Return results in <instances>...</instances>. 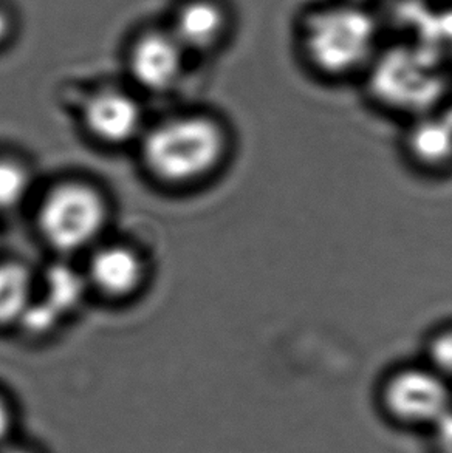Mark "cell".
Wrapping results in <instances>:
<instances>
[{
    "instance_id": "7",
    "label": "cell",
    "mask_w": 452,
    "mask_h": 453,
    "mask_svg": "<svg viewBox=\"0 0 452 453\" xmlns=\"http://www.w3.org/2000/svg\"><path fill=\"white\" fill-rule=\"evenodd\" d=\"M81 123L95 142L109 148L140 142L147 129L144 109L134 93L103 87L81 105Z\"/></svg>"
},
{
    "instance_id": "4",
    "label": "cell",
    "mask_w": 452,
    "mask_h": 453,
    "mask_svg": "<svg viewBox=\"0 0 452 453\" xmlns=\"http://www.w3.org/2000/svg\"><path fill=\"white\" fill-rule=\"evenodd\" d=\"M111 209L101 190L86 181L68 180L53 186L37 208V229L59 256L89 254L103 243Z\"/></svg>"
},
{
    "instance_id": "10",
    "label": "cell",
    "mask_w": 452,
    "mask_h": 453,
    "mask_svg": "<svg viewBox=\"0 0 452 453\" xmlns=\"http://www.w3.org/2000/svg\"><path fill=\"white\" fill-rule=\"evenodd\" d=\"M84 271L97 295L122 301L140 291L146 280L147 264L132 246L103 242L87 254Z\"/></svg>"
},
{
    "instance_id": "12",
    "label": "cell",
    "mask_w": 452,
    "mask_h": 453,
    "mask_svg": "<svg viewBox=\"0 0 452 453\" xmlns=\"http://www.w3.org/2000/svg\"><path fill=\"white\" fill-rule=\"evenodd\" d=\"M37 295V274L19 260L0 262V328L18 326Z\"/></svg>"
},
{
    "instance_id": "13",
    "label": "cell",
    "mask_w": 452,
    "mask_h": 453,
    "mask_svg": "<svg viewBox=\"0 0 452 453\" xmlns=\"http://www.w3.org/2000/svg\"><path fill=\"white\" fill-rule=\"evenodd\" d=\"M33 188L35 177L28 165L12 157H0V214H12L24 208Z\"/></svg>"
},
{
    "instance_id": "18",
    "label": "cell",
    "mask_w": 452,
    "mask_h": 453,
    "mask_svg": "<svg viewBox=\"0 0 452 453\" xmlns=\"http://www.w3.org/2000/svg\"><path fill=\"white\" fill-rule=\"evenodd\" d=\"M0 453H43L39 452L37 449L31 448L28 444H22V442L10 441L5 444L4 448H0Z\"/></svg>"
},
{
    "instance_id": "1",
    "label": "cell",
    "mask_w": 452,
    "mask_h": 453,
    "mask_svg": "<svg viewBox=\"0 0 452 453\" xmlns=\"http://www.w3.org/2000/svg\"><path fill=\"white\" fill-rule=\"evenodd\" d=\"M294 35L302 67L331 86H360L386 42L385 22L377 10L347 0L308 6Z\"/></svg>"
},
{
    "instance_id": "2",
    "label": "cell",
    "mask_w": 452,
    "mask_h": 453,
    "mask_svg": "<svg viewBox=\"0 0 452 453\" xmlns=\"http://www.w3.org/2000/svg\"><path fill=\"white\" fill-rule=\"evenodd\" d=\"M138 144L143 165L157 183L194 189L213 183L230 167L238 140L223 115L194 109L147 126Z\"/></svg>"
},
{
    "instance_id": "11",
    "label": "cell",
    "mask_w": 452,
    "mask_h": 453,
    "mask_svg": "<svg viewBox=\"0 0 452 453\" xmlns=\"http://www.w3.org/2000/svg\"><path fill=\"white\" fill-rule=\"evenodd\" d=\"M92 291L84 268L68 264L67 257L47 265L37 276V295L55 306L67 319L80 308Z\"/></svg>"
},
{
    "instance_id": "9",
    "label": "cell",
    "mask_w": 452,
    "mask_h": 453,
    "mask_svg": "<svg viewBox=\"0 0 452 453\" xmlns=\"http://www.w3.org/2000/svg\"><path fill=\"white\" fill-rule=\"evenodd\" d=\"M169 28L188 55H214L231 39L234 12L225 0H183Z\"/></svg>"
},
{
    "instance_id": "21",
    "label": "cell",
    "mask_w": 452,
    "mask_h": 453,
    "mask_svg": "<svg viewBox=\"0 0 452 453\" xmlns=\"http://www.w3.org/2000/svg\"><path fill=\"white\" fill-rule=\"evenodd\" d=\"M451 2H452V0H451Z\"/></svg>"
},
{
    "instance_id": "8",
    "label": "cell",
    "mask_w": 452,
    "mask_h": 453,
    "mask_svg": "<svg viewBox=\"0 0 452 453\" xmlns=\"http://www.w3.org/2000/svg\"><path fill=\"white\" fill-rule=\"evenodd\" d=\"M188 58L169 27L147 30L130 45L129 74L144 92L169 93L183 80Z\"/></svg>"
},
{
    "instance_id": "17",
    "label": "cell",
    "mask_w": 452,
    "mask_h": 453,
    "mask_svg": "<svg viewBox=\"0 0 452 453\" xmlns=\"http://www.w3.org/2000/svg\"><path fill=\"white\" fill-rule=\"evenodd\" d=\"M12 31V19L10 12L0 5V43L5 42Z\"/></svg>"
},
{
    "instance_id": "5",
    "label": "cell",
    "mask_w": 452,
    "mask_h": 453,
    "mask_svg": "<svg viewBox=\"0 0 452 453\" xmlns=\"http://www.w3.org/2000/svg\"><path fill=\"white\" fill-rule=\"evenodd\" d=\"M378 398L398 421L435 426L452 409V384L418 357L400 362L383 374Z\"/></svg>"
},
{
    "instance_id": "3",
    "label": "cell",
    "mask_w": 452,
    "mask_h": 453,
    "mask_svg": "<svg viewBox=\"0 0 452 453\" xmlns=\"http://www.w3.org/2000/svg\"><path fill=\"white\" fill-rule=\"evenodd\" d=\"M370 109L400 126L452 101V59L426 43L386 41L360 82Z\"/></svg>"
},
{
    "instance_id": "6",
    "label": "cell",
    "mask_w": 452,
    "mask_h": 453,
    "mask_svg": "<svg viewBox=\"0 0 452 453\" xmlns=\"http://www.w3.org/2000/svg\"><path fill=\"white\" fill-rule=\"evenodd\" d=\"M397 148L404 165L418 177L452 178V101L401 124Z\"/></svg>"
},
{
    "instance_id": "20",
    "label": "cell",
    "mask_w": 452,
    "mask_h": 453,
    "mask_svg": "<svg viewBox=\"0 0 452 453\" xmlns=\"http://www.w3.org/2000/svg\"><path fill=\"white\" fill-rule=\"evenodd\" d=\"M347 2H352V4H356V5L367 6V8H373V10H377V5H381L385 0H347Z\"/></svg>"
},
{
    "instance_id": "16",
    "label": "cell",
    "mask_w": 452,
    "mask_h": 453,
    "mask_svg": "<svg viewBox=\"0 0 452 453\" xmlns=\"http://www.w3.org/2000/svg\"><path fill=\"white\" fill-rule=\"evenodd\" d=\"M16 424V415L12 404L0 393V448L12 441V430Z\"/></svg>"
},
{
    "instance_id": "14",
    "label": "cell",
    "mask_w": 452,
    "mask_h": 453,
    "mask_svg": "<svg viewBox=\"0 0 452 453\" xmlns=\"http://www.w3.org/2000/svg\"><path fill=\"white\" fill-rule=\"evenodd\" d=\"M420 357L452 384V318L443 319L425 333Z\"/></svg>"
},
{
    "instance_id": "19",
    "label": "cell",
    "mask_w": 452,
    "mask_h": 453,
    "mask_svg": "<svg viewBox=\"0 0 452 453\" xmlns=\"http://www.w3.org/2000/svg\"><path fill=\"white\" fill-rule=\"evenodd\" d=\"M435 426L440 430L441 438H447L448 441L452 442V409Z\"/></svg>"
},
{
    "instance_id": "15",
    "label": "cell",
    "mask_w": 452,
    "mask_h": 453,
    "mask_svg": "<svg viewBox=\"0 0 452 453\" xmlns=\"http://www.w3.org/2000/svg\"><path fill=\"white\" fill-rule=\"evenodd\" d=\"M64 320L66 318L56 310L55 306L36 295L35 301L31 302L28 310L19 320L16 328L31 339H43L53 334Z\"/></svg>"
}]
</instances>
